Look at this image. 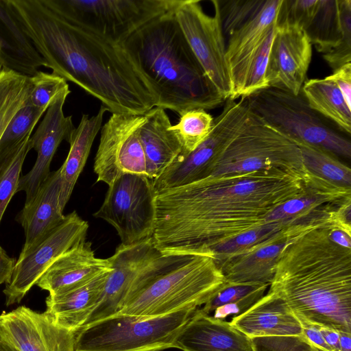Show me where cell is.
I'll use <instances>...</instances> for the list:
<instances>
[{"label": "cell", "instance_id": "1", "mask_svg": "<svg viewBox=\"0 0 351 351\" xmlns=\"http://www.w3.org/2000/svg\"><path fill=\"white\" fill-rule=\"evenodd\" d=\"M318 178L308 171L271 168L208 176L155 194V245L163 254L209 250L266 223L282 203Z\"/></svg>", "mask_w": 351, "mask_h": 351}, {"label": "cell", "instance_id": "2", "mask_svg": "<svg viewBox=\"0 0 351 351\" xmlns=\"http://www.w3.org/2000/svg\"><path fill=\"white\" fill-rule=\"evenodd\" d=\"M52 73L98 99L112 114H145L156 107L145 80L122 47L70 21L43 0H6Z\"/></svg>", "mask_w": 351, "mask_h": 351}, {"label": "cell", "instance_id": "3", "mask_svg": "<svg viewBox=\"0 0 351 351\" xmlns=\"http://www.w3.org/2000/svg\"><path fill=\"white\" fill-rule=\"evenodd\" d=\"M329 224L294 239L280 255L269 290L301 322L351 333V249L329 237Z\"/></svg>", "mask_w": 351, "mask_h": 351}, {"label": "cell", "instance_id": "4", "mask_svg": "<svg viewBox=\"0 0 351 351\" xmlns=\"http://www.w3.org/2000/svg\"><path fill=\"white\" fill-rule=\"evenodd\" d=\"M175 9L150 20L119 45L145 80L156 107L180 115L215 108L226 101L192 51Z\"/></svg>", "mask_w": 351, "mask_h": 351}, {"label": "cell", "instance_id": "5", "mask_svg": "<svg viewBox=\"0 0 351 351\" xmlns=\"http://www.w3.org/2000/svg\"><path fill=\"white\" fill-rule=\"evenodd\" d=\"M165 255L154 274L126 298L119 313L152 317L198 308L226 282L211 253Z\"/></svg>", "mask_w": 351, "mask_h": 351}, {"label": "cell", "instance_id": "6", "mask_svg": "<svg viewBox=\"0 0 351 351\" xmlns=\"http://www.w3.org/2000/svg\"><path fill=\"white\" fill-rule=\"evenodd\" d=\"M250 111L297 144L351 158V142L345 134L313 110L302 92L298 95L268 87L243 97Z\"/></svg>", "mask_w": 351, "mask_h": 351}, {"label": "cell", "instance_id": "7", "mask_svg": "<svg viewBox=\"0 0 351 351\" xmlns=\"http://www.w3.org/2000/svg\"><path fill=\"white\" fill-rule=\"evenodd\" d=\"M197 308L152 317L117 312L77 331L74 351H161L173 348Z\"/></svg>", "mask_w": 351, "mask_h": 351}, {"label": "cell", "instance_id": "8", "mask_svg": "<svg viewBox=\"0 0 351 351\" xmlns=\"http://www.w3.org/2000/svg\"><path fill=\"white\" fill-rule=\"evenodd\" d=\"M271 168L308 171L298 144L250 111L242 126L217 151L202 178Z\"/></svg>", "mask_w": 351, "mask_h": 351}, {"label": "cell", "instance_id": "9", "mask_svg": "<svg viewBox=\"0 0 351 351\" xmlns=\"http://www.w3.org/2000/svg\"><path fill=\"white\" fill-rule=\"evenodd\" d=\"M64 19L120 44L150 20L175 9L181 0H43Z\"/></svg>", "mask_w": 351, "mask_h": 351}, {"label": "cell", "instance_id": "10", "mask_svg": "<svg viewBox=\"0 0 351 351\" xmlns=\"http://www.w3.org/2000/svg\"><path fill=\"white\" fill-rule=\"evenodd\" d=\"M155 192L152 180L124 173L110 186L100 208L93 214L110 224L123 245L152 237L155 226Z\"/></svg>", "mask_w": 351, "mask_h": 351}, {"label": "cell", "instance_id": "11", "mask_svg": "<svg viewBox=\"0 0 351 351\" xmlns=\"http://www.w3.org/2000/svg\"><path fill=\"white\" fill-rule=\"evenodd\" d=\"M213 16L206 14L197 0H181L175 16L192 51L208 77L226 101L232 95V84L226 57L218 0H212Z\"/></svg>", "mask_w": 351, "mask_h": 351}, {"label": "cell", "instance_id": "12", "mask_svg": "<svg viewBox=\"0 0 351 351\" xmlns=\"http://www.w3.org/2000/svg\"><path fill=\"white\" fill-rule=\"evenodd\" d=\"M88 229V222L73 211L38 244L21 252L3 289L5 304L19 303L53 262L86 240Z\"/></svg>", "mask_w": 351, "mask_h": 351}, {"label": "cell", "instance_id": "13", "mask_svg": "<svg viewBox=\"0 0 351 351\" xmlns=\"http://www.w3.org/2000/svg\"><path fill=\"white\" fill-rule=\"evenodd\" d=\"M165 258V254L156 247L152 237L133 244L119 245L108 258L112 269L101 299L85 325L119 312L126 298L154 274Z\"/></svg>", "mask_w": 351, "mask_h": 351}, {"label": "cell", "instance_id": "14", "mask_svg": "<svg viewBox=\"0 0 351 351\" xmlns=\"http://www.w3.org/2000/svg\"><path fill=\"white\" fill-rule=\"evenodd\" d=\"M143 121L144 114L113 113L102 125L93 165L97 182L110 186L124 173L147 177L139 135Z\"/></svg>", "mask_w": 351, "mask_h": 351}, {"label": "cell", "instance_id": "15", "mask_svg": "<svg viewBox=\"0 0 351 351\" xmlns=\"http://www.w3.org/2000/svg\"><path fill=\"white\" fill-rule=\"evenodd\" d=\"M250 113L245 100L228 99L214 118L207 138L192 152L180 154L157 179L152 180L155 194L202 179L208 164L221 146L242 126Z\"/></svg>", "mask_w": 351, "mask_h": 351}, {"label": "cell", "instance_id": "16", "mask_svg": "<svg viewBox=\"0 0 351 351\" xmlns=\"http://www.w3.org/2000/svg\"><path fill=\"white\" fill-rule=\"evenodd\" d=\"M328 215L292 224L266 241L222 262L219 267L231 284L270 285L277 262L285 248L300 235L332 224Z\"/></svg>", "mask_w": 351, "mask_h": 351}, {"label": "cell", "instance_id": "17", "mask_svg": "<svg viewBox=\"0 0 351 351\" xmlns=\"http://www.w3.org/2000/svg\"><path fill=\"white\" fill-rule=\"evenodd\" d=\"M312 58V45L302 29L277 25L265 73L268 87L301 93Z\"/></svg>", "mask_w": 351, "mask_h": 351}, {"label": "cell", "instance_id": "18", "mask_svg": "<svg viewBox=\"0 0 351 351\" xmlns=\"http://www.w3.org/2000/svg\"><path fill=\"white\" fill-rule=\"evenodd\" d=\"M0 332L19 351L75 350V332L25 306L0 315Z\"/></svg>", "mask_w": 351, "mask_h": 351}, {"label": "cell", "instance_id": "19", "mask_svg": "<svg viewBox=\"0 0 351 351\" xmlns=\"http://www.w3.org/2000/svg\"><path fill=\"white\" fill-rule=\"evenodd\" d=\"M69 88L61 93L47 108L43 121L33 136L29 138L31 148L37 152V158L32 169L20 178L17 191H24L25 202L36 195L42 184L50 174L53 157L62 141H69L75 127L72 117H66L63 107Z\"/></svg>", "mask_w": 351, "mask_h": 351}, {"label": "cell", "instance_id": "20", "mask_svg": "<svg viewBox=\"0 0 351 351\" xmlns=\"http://www.w3.org/2000/svg\"><path fill=\"white\" fill-rule=\"evenodd\" d=\"M282 0H265L261 8L227 38L226 57L232 84L230 99L241 97L250 63L272 27Z\"/></svg>", "mask_w": 351, "mask_h": 351}, {"label": "cell", "instance_id": "21", "mask_svg": "<svg viewBox=\"0 0 351 351\" xmlns=\"http://www.w3.org/2000/svg\"><path fill=\"white\" fill-rule=\"evenodd\" d=\"M182 351H254L251 339L230 322L197 308L174 342Z\"/></svg>", "mask_w": 351, "mask_h": 351}, {"label": "cell", "instance_id": "22", "mask_svg": "<svg viewBox=\"0 0 351 351\" xmlns=\"http://www.w3.org/2000/svg\"><path fill=\"white\" fill-rule=\"evenodd\" d=\"M111 269L108 258L96 257L91 243L85 240L53 262L36 285L54 294L85 284Z\"/></svg>", "mask_w": 351, "mask_h": 351}, {"label": "cell", "instance_id": "23", "mask_svg": "<svg viewBox=\"0 0 351 351\" xmlns=\"http://www.w3.org/2000/svg\"><path fill=\"white\" fill-rule=\"evenodd\" d=\"M230 323L250 339L270 336H302L301 321L286 301L269 290L244 313Z\"/></svg>", "mask_w": 351, "mask_h": 351}, {"label": "cell", "instance_id": "24", "mask_svg": "<svg viewBox=\"0 0 351 351\" xmlns=\"http://www.w3.org/2000/svg\"><path fill=\"white\" fill-rule=\"evenodd\" d=\"M60 190L58 169L50 173L34 197L25 203L18 218L25 236L21 252L38 244L64 219L65 215L59 207Z\"/></svg>", "mask_w": 351, "mask_h": 351}, {"label": "cell", "instance_id": "25", "mask_svg": "<svg viewBox=\"0 0 351 351\" xmlns=\"http://www.w3.org/2000/svg\"><path fill=\"white\" fill-rule=\"evenodd\" d=\"M165 110L154 107L144 114L139 130L147 177L154 180L182 153V146Z\"/></svg>", "mask_w": 351, "mask_h": 351}, {"label": "cell", "instance_id": "26", "mask_svg": "<svg viewBox=\"0 0 351 351\" xmlns=\"http://www.w3.org/2000/svg\"><path fill=\"white\" fill-rule=\"evenodd\" d=\"M110 271L85 284L49 294L45 312L57 325L76 332L86 324L97 306Z\"/></svg>", "mask_w": 351, "mask_h": 351}, {"label": "cell", "instance_id": "27", "mask_svg": "<svg viewBox=\"0 0 351 351\" xmlns=\"http://www.w3.org/2000/svg\"><path fill=\"white\" fill-rule=\"evenodd\" d=\"M0 66L32 77L47 63L34 47L12 12L0 0Z\"/></svg>", "mask_w": 351, "mask_h": 351}, {"label": "cell", "instance_id": "28", "mask_svg": "<svg viewBox=\"0 0 351 351\" xmlns=\"http://www.w3.org/2000/svg\"><path fill=\"white\" fill-rule=\"evenodd\" d=\"M107 111L101 105L97 113L90 117L83 114L80 122L74 130L69 141V151L60 171V190L59 207L64 211L75 183L82 173L89 156L93 141L100 131L103 118Z\"/></svg>", "mask_w": 351, "mask_h": 351}, {"label": "cell", "instance_id": "29", "mask_svg": "<svg viewBox=\"0 0 351 351\" xmlns=\"http://www.w3.org/2000/svg\"><path fill=\"white\" fill-rule=\"evenodd\" d=\"M308 106L345 134H351V109L337 85L324 79L305 80L301 90Z\"/></svg>", "mask_w": 351, "mask_h": 351}, {"label": "cell", "instance_id": "30", "mask_svg": "<svg viewBox=\"0 0 351 351\" xmlns=\"http://www.w3.org/2000/svg\"><path fill=\"white\" fill-rule=\"evenodd\" d=\"M316 50L325 54L342 38L338 0H318L316 11L303 29Z\"/></svg>", "mask_w": 351, "mask_h": 351}, {"label": "cell", "instance_id": "31", "mask_svg": "<svg viewBox=\"0 0 351 351\" xmlns=\"http://www.w3.org/2000/svg\"><path fill=\"white\" fill-rule=\"evenodd\" d=\"M31 90V77L0 66V139L13 117L27 102Z\"/></svg>", "mask_w": 351, "mask_h": 351}, {"label": "cell", "instance_id": "32", "mask_svg": "<svg viewBox=\"0 0 351 351\" xmlns=\"http://www.w3.org/2000/svg\"><path fill=\"white\" fill-rule=\"evenodd\" d=\"M305 169L335 186L351 189V169L335 156L312 146L298 144Z\"/></svg>", "mask_w": 351, "mask_h": 351}, {"label": "cell", "instance_id": "33", "mask_svg": "<svg viewBox=\"0 0 351 351\" xmlns=\"http://www.w3.org/2000/svg\"><path fill=\"white\" fill-rule=\"evenodd\" d=\"M294 223L266 222L212 247L209 252L213 254L219 266L225 260L266 241L285 228Z\"/></svg>", "mask_w": 351, "mask_h": 351}, {"label": "cell", "instance_id": "34", "mask_svg": "<svg viewBox=\"0 0 351 351\" xmlns=\"http://www.w3.org/2000/svg\"><path fill=\"white\" fill-rule=\"evenodd\" d=\"M27 136L20 143L0 155V222L3 213L17 191L25 158L32 149Z\"/></svg>", "mask_w": 351, "mask_h": 351}, {"label": "cell", "instance_id": "35", "mask_svg": "<svg viewBox=\"0 0 351 351\" xmlns=\"http://www.w3.org/2000/svg\"><path fill=\"white\" fill-rule=\"evenodd\" d=\"M170 129L176 134L182 146V155L195 150L209 135L214 118L202 108L184 112Z\"/></svg>", "mask_w": 351, "mask_h": 351}, {"label": "cell", "instance_id": "36", "mask_svg": "<svg viewBox=\"0 0 351 351\" xmlns=\"http://www.w3.org/2000/svg\"><path fill=\"white\" fill-rule=\"evenodd\" d=\"M46 111L35 107L27 99L13 117L0 139V155L32 135L34 127Z\"/></svg>", "mask_w": 351, "mask_h": 351}, {"label": "cell", "instance_id": "37", "mask_svg": "<svg viewBox=\"0 0 351 351\" xmlns=\"http://www.w3.org/2000/svg\"><path fill=\"white\" fill-rule=\"evenodd\" d=\"M32 90L28 101L35 107L47 110L53 101L64 90L69 88L66 81L51 73L38 71L31 77Z\"/></svg>", "mask_w": 351, "mask_h": 351}, {"label": "cell", "instance_id": "38", "mask_svg": "<svg viewBox=\"0 0 351 351\" xmlns=\"http://www.w3.org/2000/svg\"><path fill=\"white\" fill-rule=\"evenodd\" d=\"M276 27L277 25L271 29L252 58L246 73L241 97H247L258 90L268 88L265 73Z\"/></svg>", "mask_w": 351, "mask_h": 351}, {"label": "cell", "instance_id": "39", "mask_svg": "<svg viewBox=\"0 0 351 351\" xmlns=\"http://www.w3.org/2000/svg\"><path fill=\"white\" fill-rule=\"evenodd\" d=\"M265 0L219 1V10L224 37L228 36L241 24L254 14Z\"/></svg>", "mask_w": 351, "mask_h": 351}, {"label": "cell", "instance_id": "40", "mask_svg": "<svg viewBox=\"0 0 351 351\" xmlns=\"http://www.w3.org/2000/svg\"><path fill=\"white\" fill-rule=\"evenodd\" d=\"M342 38L336 47L323 54L332 71L351 62V0H338Z\"/></svg>", "mask_w": 351, "mask_h": 351}, {"label": "cell", "instance_id": "41", "mask_svg": "<svg viewBox=\"0 0 351 351\" xmlns=\"http://www.w3.org/2000/svg\"><path fill=\"white\" fill-rule=\"evenodd\" d=\"M318 0H282L277 25L291 24L304 29L313 16Z\"/></svg>", "mask_w": 351, "mask_h": 351}, {"label": "cell", "instance_id": "42", "mask_svg": "<svg viewBox=\"0 0 351 351\" xmlns=\"http://www.w3.org/2000/svg\"><path fill=\"white\" fill-rule=\"evenodd\" d=\"M254 351H312L303 336H270L251 339Z\"/></svg>", "mask_w": 351, "mask_h": 351}, {"label": "cell", "instance_id": "43", "mask_svg": "<svg viewBox=\"0 0 351 351\" xmlns=\"http://www.w3.org/2000/svg\"><path fill=\"white\" fill-rule=\"evenodd\" d=\"M263 285L254 284H231L225 282L201 308L207 314L225 304L233 302L246 295L256 291Z\"/></svg>", "mask_w": 351, "mask_h": 351}, {"label": "cell", "instance_id": "44", "mask_svg": "<svg viewBox=\"0 0 351 351\" xmlns=\"http://www.w3.org/2000/svg\"><path fill=\"white\" fill-rule=\"evenodd\" d=\"M268 286L269 285H263L248 295L233 302L218 307L213 311V316L215 318L224 319L230 315L236 317L244 313L264 295Z\"/></svg>", "mask_w": 351, "mask_h": 351}, {"label": "cell", "instance_id": "45", "mask_svg": "<svg viewBox=\"0 0 351 351\" xmlns=\"http://www.w3.org/2000/svg\"><path fill=\"white\" fill-rule=\"evenodd\" d=\"M326 77L337 85L347 106L351 109V62L337 68Z\"/></svg>", "mask_w": 351, "mask_h": 351}, {"label": "cell", "instance_id": "46", "mask_svg": "<svg viewBox=\"0 0 351 351\" xmlns=\"http://www.w3.org/2000/svg\"><path fill=\"white\" fill-rule=\"evenodd\" d=\"M301 322L302 325V336L311 345L324 351H332L326 343L317 326L303 322Z\"/></svg>", "mask_w": 351, "mask_h": 351}, {"label": "cell", "instance_id": "47", "mask_svg": "<svg viewBox=\"0 0 351 351\" xmlns=\"http://www.w3.org/2000/svg\"><path fill=\"white\" fill-rule=\"evenodd\" d=\"M15 262L0 245V285L6 283L10 278Z\"/></svg>", "mask_w": 351, "mask_h": 351}, {"label": "cell", "instance_id": "48", "mask_svg": "<svg viewBox=\"0 0 351 351\" xmlns=\"http://www.w3.org/2000/svg\"><path fill=\"white\" fill-rule=\"evenodd\" d=\"M329 237L337 245L351 249V234L337 227H332L329 231Z\"/></svg>", "mask_w": 351, "mask_h": 351}, {"label": "cell", "instance_id": "49", "mask_svg": "<svg viewBox=\"0 0 351 351\" xmlns=\"http://www.w3.org/2000/svg\"><path fill=\"white\" fill-rule=\"evenodd\" d=\"M319 330L329 347L332 351H340L339 348V331L318 326Z\"/></svg>", "mask_w": 351, "mask_h": 351}, {"label": "cell", "instance_id": "50", "mask_svg": "<svg viewBox=\"0 0 351 351\" xmlns=\"http://www.w3.org/2000/svg\"><path fill=\"white\" fill-rule=\"evenodd\" d=\"M340 351H351V333L339 332Z\"/></svg>", "mask_w": 351, "mask_h": 351}, {"label": "cell", "instance_id": "51", "mask_svg": "<svg viewBox=\"0 0 351 351\" xmlns=\"http://www.w3.org/2000/svg\"><path fill=\"white\" fill-rule=\"evenodd\" d=\"M0 351H19L0 332Z\"/></svg>", "mask_w": 351, "mask_h": 351}, {"label": "cell", "instance_id": "52", "mask_svg": "<svg viewBox=\"0 0 351 351\" xmlns=\"http://www.w3.org/2000/svg\"><path fill=\"white\" fill-rule=\"evenodd\" d=\"M311 346H312V351H324V350H322L313 346V345H311Z\"/></svg>", "mask_w": 351, "mask_h": 351}]
</instances>
